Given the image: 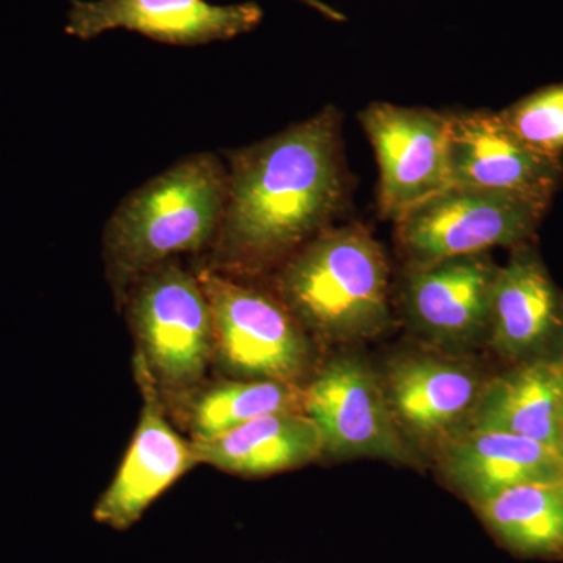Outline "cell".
<instances>
[{
	"label": "cell",
	"mask_w": 563,
	"mask_h": 563,
	"mask_svg": "<svg viewBox=\"0 0 563 563\" xmlns=\"http://www.w3.org/2000/svg\"><path fill=\"white\" fill-rule=\"evenodd\" d=\"M390 263L365 225H331L269 276V290L318 347L373 342L390 331Z\"/></svg>",
	"instance_id": "3957f363"
},
{
	"label": "cell",
	"mask_w": 563,
	"mask_h": 563,
	"mask_svg": "<svg viewBox=\"0 0 563 563\" xmlns=\"http://www.w3.org/2000/svg\"><path fill=\"white\" fill-rule=\"evenodd\" d=\"M563 295L531 243L514 247L493 282L485 344L514 363L548 355L561 342Z\"/></svg>",
	"instance_id": "5bb4252c"
},
{
	"label": "cell",
	"mask_w": 563,
	"mask_h": 563,
	"mask_svg": "<svg viewBox=\"0 0 563 563\" xmlns=\"http://www.w3.org/2000/svg\"><path fill=\"white\" fill-rule=\"evenodd\" d=\"M228 199V166L196 152L129 192L102 233L106 276L122 303L143 274L180 255L209 252Z\"/></svg>",
	"instance_id": "7a4b0ae2"
},
{
	"label": "cell",
	"mask_w": 563,
	"mask_h": 563,
	"mask_svg": "<svg viewBox=\"0 0 563 563\" xmlns=\"http://www.w3.org/2000/svg\"><path fill=\"white\" fill-rule=\"evenodd\" d=\"M561 435H562V440H561V454H562V457H563V413H562V432H561Z\"/></svg>",
	"instance_id": "7402d4cb"
},
{
	"label": "cell",
	"mask_w": 563,
	"mask_h": 563,
	"mask_svg": "<svg viewBox=\"0 0 563 563\" xmlns=\"http://www.w3.org/2000/svg\"><path fill=\"white\" fill-rule=\"evenodd\" d=\"M377 374L399 431L431 455L465 431L488 377L462 354L426 344L391 355Z\"/></svg>",
	"instance_id": "ba28073f"
},
{
	"label": "cell",
	"mask_w": 563,
	"mask_h": 563,
	"mask_svg": "<svg viewBox=\"0 0 563 563\" xmlns=\"http://www.w3.org/2000/svg\"><path fill=\"white\" fill-rule=\"evenodd\" d=\"M559 346L563 350V317H562V331H561V342H559Z\"/></svg>",
	"instance_id": "603a6c76"
},
{
	"label": "cell",
	"mask_w": 563,
	"mask_h": 563,
	"mask_svg": "<svg viewBox=\"0 0 563 563\" xmlns=\"http://www.w3.org/2000/svg\"><path fill=\"white\" fill-rule=\"evenodd\" d=\"M563 354L540 355L485 380L466 429L526 437L561 453Z\"/></svg>",
	"instance_id": "2e32d148"
},
{
	"label": "cell",
	"mask_w": 563,
	"mask_h": 563,
	"mask_svg": "<svg viewBox=\"0 0 563 563\" xmlns=\"http://www.w3.org/2000/svg\"><path fill=\"white\" fill-rule=\"evenodd\" d=\"M503 548L529 559H563V477L518 485L472 506Z\"/></svg>",
	"instance_id": "ac0fdd59"
},
{
	"label": "cell",
	"mask_w": 563,
	"mask_h": 563,
	"mask_svg": "<svg viewBox=\"0 0 563 563\" xmlns=\"http://www.w3.org/2000/svg\"><path fill=\"white\" fill-rule=\"evenodd\" d=\"M225 157L224 214L201 263L211 272L243 280L272 276L344 209L347 177L336 107Z\"/></svg>",
	"instance_id": "6da1fadb"
},
{
	"label": "cell",
	"mask_w": 563,
	"mask_h": 563,
	"mask_svg": "<svg viewBox=\"0 0 563 563\" xmlns=\"http://www.w3.org/2000/svg\"><path fill=\"white\" fill-rule=\"evenodd\" d=\"M303 413V385L229 379L206 383L185 407L191 440H210L265 415Z\"/></svg>",
	"instance_id": "d6986e66"
},
{
	"label": "cell",
	"mask_w": 563,
	"mask_h": 563,
	"mask_svg": "<svg viewBox=\"0 0 563 563\" xmlns=\"http://www.w3.org/2000/svg\"><path fill=\"white\" fill-rule=\"evenodd\" d=\"M498 268L488 252L404 268L398 303L407 328L421 344L453 354L485 344Z\"/></svg>",
	"instance_id": "30bf717a"
},
{
	"label": "cell",
	"mask_w": 563,
	"mask_h": 563,
	"mask_svg": "<svg viewBox=\"0 0 563 563\" xmlns=\"http://www.w3.org/2000/svg\"><path fill=\"white\" fill-rule=\"evenodd\" d=\"M302 5L309 7L317 13H320L321 16H324L325 20L332 22H344L346 21V16L342 13V11L333 9L332 5L325 3L324 0H298Z\"/></svg>",
	"instance_id": "44dd1931"
},
{
	"label": "cell",
	"mask_w": 563,
	"mask_h": 563,
	"mask_svg": "<svg viewBox=\"0 0 563 563\" xmlns=\"http://www.w3.org/2000/svg\"><path fill=\"white\" fill-rule=\"evenodd\" d=\"M213 318V365L229 379L303 385L318 368V344L272 290L195 268Z\"/></svg>",
	"instance_id": "5b68a950"
},
{
	"label": "cell",
	"mask_w": 563,
	"mask_h": 563,
	"mask_svg": "<svg viewBox=\"0 0 563 563\" xmlns=\"http://www.w3.org/2000/svg\"><path fill=\"white\" fill-rule=\"evenodd\" d=\"M303 413L321 433L322 459H376L420 468L421 455L399 431L379 374L354 354L332 355L303 384Z\"/></svg>",
	"instance_id": "52a82bcc"
},
{
	"label": "cell",
	"mask_w": 563,
	"mask_h": 563,
	"mask_svg": "<svg viewBox=\"0 0 563 563\" xmlns=\"http://www.w3.org/2000/svg\"><path fill=\"white\" fill-rule=\"evenodd\" d=\"M199 461L242 477L292 472L321 461L322 440L302 412L265 415L210 440H192Z\"/></svg>",
	"instance_id": "e0dca14e"
},
{
	"label": "cell",
	"mask_w": 563,
	"mask_h": 563,
	"mask_svg": "<svg viewBox=\"0 0 563 563\" xmlns=\"http://www.w3.org/2000/svg\"><path fill=\"white\" fill-rule=\"evenodd\" d=\"M550 206L506 192L451 187L402 214L395 243L404 268L531 243Z\"/></svg>",
	"instance_id": "8992f818"
},
{
	"label": "cell",
	"mask_w": 563,
	"mask_h": 563,
	"mask_svg": "<svg viewBox=\"0 0 563 563\" xmlns=\"http://www.w3.org/2000/svg\"><path fill=\"white\" fill-rule=\"evenodd\" d=\"M121 306L135 355L150 372L166 410L176 407L184 412L213 363V318L198 274L177 258L162 263L129 288Z\"/></svg>",
	"instance_id": "277c9868"
},
{
	"label": "cell",
	"mask_w": 563,
	"mask_h": 563,
	"mask_svg": "<svg viewBox=\"0 0 563 563\" xmlns=\"http://www.w3.org/2000/svg\"><path fill=\"white\" fill-rule=\"evenodd\" d=\"M432 457L444 484L470 506L518 485L563 477L559 451L514 433L465 429Z\"/></svg>",
	"instance_id": "9a60e30c"
},
{
	"label": "cell",
	"mask_w": 563,
	"mask_h": 563,
	"mask_svg": "<svg viewBox=\"0 0 563 563\" xmlns=\"http://www.w3.org/2000/svg\"><path fill=\"white\" fill-rule=\"evenodd\" d=\"M258 3L214 5L207 0H73L65 32L77 40L135 32L169 46L229 41L261 25Z\"/></svg>",
	"instance_id": "4fadbf2b"
},
{
	"label": "cell",
	"mask_w": 563,
	"mask_h": 563,
	"mask_svg": "<svg viewBox=\"0 0 563 563\" xmlns=\"http://www.w3.org/2000/svg\"><path fill=\"white\" fill-rule=\"evenodd\" d=\"M133 374L141 395L139 426L120 468L92 510L98 523L117 531L132 528L155 499L201 465L195 442L173 428L161 393L136 355Z\"/></svg>",
	"instance_id": "8fae6325"
},
{
	"label": "cell",
	"mask_w": 563,
	"mask_h": 563,
	"mask_svg": "<svg viewBox=\"0 0 563 563\" xmlns=\"http://www.w3.org/2000/svg\"><path fill=\"white\" fill-rule=\"evenodd\" d=\"M379 168L377 213L396 222L451 187L450 113L372 102L358 113Z\"/></svg>",
	"instance_id": "9c48e42d"
},
{
	"label": "cell",
	"mask_w": 563,
	"mask_h": 563,
	"mask_svg": "<svg viewBox=\"0 0 563 563\" xmlns=\"http://www.w3.org/2000/svg\"><path fill=\"white\" fill-rule=\"evenodd\" d=\"M450 169L451 185L547 206L563 180V158L532 150L492 110L451 111Z\"/></svg>",
	"instance_id": "7c38bea8"
},
{
	"label": "cell",
	"mask_w": 563,
	"mask_h": 563,
	"mask_svg": "<svg viewBox=\"0 0 563 563\" xmlns=\"http://www.w3.org/2000/svg\"><path fill=\"white\" fill-rule=\"evenodd\" d=\"M499 113L532 150L563 158V84L540 88Z\"/></svg>",
	"instance_id": "ffe728a7"
}]
</instances>
